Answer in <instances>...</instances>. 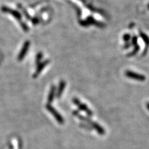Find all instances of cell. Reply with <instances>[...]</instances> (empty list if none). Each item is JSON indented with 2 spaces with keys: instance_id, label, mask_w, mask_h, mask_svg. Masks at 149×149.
I'll return each instance as SVG.
<instances>
[{
  "instance_id": "obj_6",
  "label": "cell",
  "mask_w": 149,
  "mask_h": 149,
  "mask_svg": "<svg viewBox=\"0 0 149 149\" xmlns=\"http://www.w3.org/2000/svg\"><path fill=\"white\" fill-rule=\"evenodd\" d=\"M1 9H2V11H3V12L11 13V15H13V16H15L17 19L19 20V19H21V16L20 14L18 12H17L16 11H13V9H9L8 8H7V7H5V6L2 7Z\"/></svg>"
},
{
  "instance_id": "obj_2",
  "label": "cell",
  "mask_w": 149,
  "mask_h": 149,
  "mask_svg": "<svg viewBox=\"0 0 149 149\" xmlns=\"http://www.w3.org/2000/svg\"><path fill=\"white\" fill-rule=\"evenodd\" d=\"M46 107L48 111L52 114V115L55 117V120H56L58 123L60 124H63L64 123V117L61 116V114L58 113L54 107L52 106L50 104H47Z\"/></svg>"
},
{
  "instance_id": "obj_5",
  "label": "cell",
  "mask_w": 149,
  "mask_h": 149,
  "mask_svg": "<svg viewBox=\"0 0 149 149\" xmlns=\"http://www.w3.org/2000/svg\"><path fill=\"white\" fill-rule=\"evenodd\" d=\"M30 46V42L29 41H26V42L24 43V46L22 48V50L21 51V52L19 54V56H18V60L21 61L23 60V58H24V57L26 56V54H27V51H28V48Z\"/></svg>"
},
{
  "instance_id": "obj_9",
  "label": "cell",
  "mask_w": 149,
  "mask_h": 149,
  "mask_svg": "<svg viewBox=\"0 0 149 149\" xmlns=\"http://www.w3.org/2000/svg\"><path fill=\"white\" fill-rule=\"evenodd\" d=\"M65 86H66V83L64 81H62L60 84H59V86H58V88L57 89V96L58 98H60L61 97L62 93H63L64 91V89L65 88Z\"/></svg>"
},
{
  "instance_id": "obj_3",
  "label": "cell",
  "mask_w": 149,
  "mask_h": 149,
  "mask_svg": "<svg viewBox=\"0 0 149 149\" xmlns=\"http://www.w3.org/2000/svg\"><path fill=\"white\" fill-rule=\"evenodd\" d=\"M73 102H74V103L75 105H77L78 106V107L79 109H81V111H83L85 112L88 116H91L93 115V112L91 111V109L88 108V107L86 106L85 104L81 103L78 99L76 98H74L73 99Z\"/></svg>"
},
{
  "instance_id": "obj_7",
  "label": "cell",
  "mask_w": 149,
  "mask_h": 149,
  "mask_svg": "<svg viewBox=\"0 0 149 149\" xmlns=\"http://www.w3.org/2000/svg\"><path fill=\"white\" fill-rule=\"evenodd\" d=\"M48 62H49V61L47 60V61H46L44 62H42V63L41 64H39V65H38V67L37 68V70L36 71V72L34 73V74L33 75V77L34 78H37L38 77V75H39L41 72L42 71L43 69L44 68V67H46V66L48 64Z\"/></svg>"
},
{
  "instance_id": "obj_4",
  "label": "cell",
  "mask_w": 149,
  "mask_h": 149,
  "mask_svg": "<svg viewBox=\"0 0 149 149\" xmlns=\"http://www.w3.org/2000/svg\"><path fill=\"white\" fill-rule=\"evenodd\" d=\"M126 76L127 77L135 79V80L144 81L145 79V77L141 74H138L137 73L131 72V71H126Z\"/></svg>"
},
{
  "instance_id": "obj_8",
  "label": "cell",
  "mask_w": 149,
  "mask_h": 149,
  "mask_svg": "<svg viewBox=\"0 0 149 149\" xmlns=\"http://www.w3.org/2000/svg\"><path fill=\"white\" fill-rule=\"evenodd\" d=\"M55 92H56V87L55 86H52L50 89L49 93H48V104H50L53 102L55 96Z\"/></svg>"
},
{
  "instance_id": "obj_11",
  "label": "cell",
  "mask_w": 149,
  "mask_h": 149,
  "mask_svg": "<svg viewBox=\"0 0 149 149\" xmlns=\"http://www.w3.org/2000/svg\"><path fill=\"white\" fill-rule=\"evenodd\" d=\"M147 109H148V111H149V103H147Z\"/></svg>"
},
{
  "instance_id": "obj_1",
  "label": "cell",
  "mask_w": 149,
  "mask_h": 149,
  "mask_svg": "<svg viewBox=\"0 0 149 149\" xmlns=\"http://www.w3.org/2000/svg\"><path fill=\"white\" fill-rule=\"evenodd\" d=\"M74 115H75L77 117H78L79 119L84 121H85V122L89 124V125L91 126L93 129H95V130L97 132L99 133L100 135H104L105 134V129H104L103 128L97 123L94 122V121H92L91 120L89 119L88 118H87V117H86L83 116H81V114H79L77 111H74Z\"/></svg>"
},
{
  "instance_id": "obj_10",
  "label": "cell",
  "mask_w": 149,
  "mask_h": 149,
  "mask_svg": "<svg viewBox=\"0 0 149 149\" xmlns=\"http://www.w3.org/2000/svg\"><path fill=\"white\" fill-rule=\"evenodd\" d=\"M42 55L40 54H38L37 56V58H36V64L37 65H39V62L41 60V58H42Z\"/></svg>"
}]
</instances>
